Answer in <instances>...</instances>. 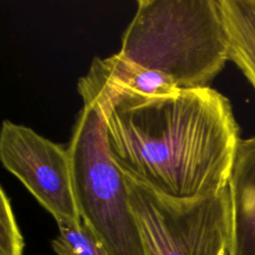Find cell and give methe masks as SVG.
I'll use <instances>...</instances> for the list:
<instances>
[{"label":"cell","mask_w":255,"mask_h":255,"mask_svg":"<svg viewBox=\"0 0 255 255\" xmlns=\"http://www.w3.org/2000/svg\"><path fill=\"white\" fill-rule=\"evenodd\" d=\"M105 119L116 163L160 194L192 199L228 187L239 128L229 100L217 91L124 100Z\"/></svg>","instance_id":"obj_1"},{"label":"cell","mask_w":255,"mask_h":255,"mask_svg":"<svg viewBox=\"0 0 255 255\" xmlns=\"http://www.w3.org/2000/svg\"><path fill=\"white\" fill-rule=\"evenodd\" d=\"M228 34L229 60L255 89V0H219Z\"/></svg>","instance_id":"obj_8"},{"label":"cell","mask_w":255,"mask_h":255,"mask_svg":"<svg viewBox=\"0 0 255 255\" xmlns=\"http://www.w3.org/2000/svg\"><path fill=\"white\" fill-rule=\"evenodd\" d=\"M120 53L178 89L208 87L229 60L219 0H138Z\"/></svg>","instance_id":"obj_2"},{"label":"cell","mask_w":255,"mask_h":255,"mask_svg":"<svg viewBox=\"0 0 255 255\" xmlns=\"http://www.w3.org/2000/svg\"><path fill=\"white\" fill-rule=\"evenodd\" d=\"M67 149L81 219L108 255H145L126 176L108 148L100 110L83 107Z\"/></svg>","instance_id":"obj_3"},{"label":"cell","mask_w":255,"mask_h":255,"mask_svg":"<svg viewBox=\"0 0 255 255\" xmlns=\"http://www.w3.org/2000/svg\"><path fill=\"white\" fill-rule=\"evenodd\" d=\"M77 88L83 107L98 109L105 118L124 100L169 95L179 90L168 77L137 65L120 52L94 58Z\"/></svg>","instance_id":"obj_6"},{"label":"cell","mask_w":255,"mask_h":255,"mask_svg":"<svg viewBox=\"0 0 255 255\" xmlns=\"http://www.w3.org/2000/svg\"><path fill=\"white\" fill-rule=\"evenodd\" d=\"M124 173L145 255H226L231 226L228 187L176 199Z\"/></svg>","instance_id":"obj_4"},{"label":"cell","mask_w":255,"mask_h":255,"mask_svg":"<svg viewBox=\"0 0 255 255\" xmlns=\"http://www.w3.org/2000/svg\"><path fill=\"white\" fill-rule=\"evenodd\" d=\"M0 159L57 220H81L68 149L8 120L0 131Z\"/></svg>","instance_id":"obj_5"},{"label":"cell","mask_w":255,"mask_h":255,"mask_svg":"<svg viewBox=\"0 0 255 255\" xmlns=\"http://www.w3.org/2000/svg\"><path fill=\"white\" fill-rule=\"evenodd\" d=\"M59 235L52 241L58 255H108L95 232L81 219L57 220Z\"/></svg>","instance_id":"obj_9"},{"label":"cell","mask_w":255,"mask_h":255,"mask_svg":"<svg viewBox=\"0 0 255 255\" xmlns=\"http://www.w3.org/2000/svg\"><path fill=\"white\" fill-rule=\"evenodd\" d=\"M228 189L231 226L226 255H255V136L239 140Z\"/></svg>","instance_id":"obj_7"},{"label":"cell","mask_w":255,"mask_h":255,"mask_svg":"<svg viewBox=\"0 0 255 255\" xmlns=\"http://www.w3.org/2000/svg\"><path fill=\"white\" fill-rule=\"evenodd\" d=\"M24 241L18 228L10 200L0 189V255H22Z\"/></svg>","instance_id":"obj_10"}]
</instances>
